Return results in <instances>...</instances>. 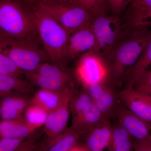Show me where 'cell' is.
Instances as JSON below:
<instances>
[{
    "label": "cell",
    "instance_id": "15",
    "mask_svg": "<svg viewBox=\"0 0 151 151\" xmlns=\"http://www.w3.org/2000/svg\"><path fill=\"white\" fill-rule=\"evenodd\" d=\"M70 100L48 113L44 125L47 145L52 142L67 128L69 118Z\"/></svg>",
    "mask_w": 151,
    "mask_h": 151
},
{
    "label": "cell",
    "instance_id": "12",
    "mask_svg": "<svg viewBox=\"0 0 151 151\" xmlns=\"http://www.w3.org/2000/svg\"><path fill=\"white\" fill-rule=\"evenodd\" d=\"M75 93V88L63 91L40 88L30 98V103L39 105L49 113L71 100Z\"/></svg>",
    "mask_w": 151,
    "mask_h": 151
},
{
    "label": "cell",
    "instance_id": "25",
    "mask_svg": "<svg viewBox=\"0 0 151 151\" xmlns=\"http://www.w3.org/2000/svg\"><path fill=\"white\" fill-rule=\"evenodd\" d=\"M24 113L25 121L35 130L44 126L48 114V112L42 107L32 103L27 107Z\"/></svg>",
    "mask_w": 151,
    "mask_h": 151
},
{
    "label": "cell",
    "instance_id": "29",
    "mask_svg": "<svg viewBox=\"0 0 151 151\" xmlns=\"http://www.w3.org/2000/svg\"><path fill=\"white\" fill-rule=\"evenodd\" d=\"M0 73L14 77L22 78L23 72L14 63L0 52Z\"/></svg>",
    "mask_w": 151,
    "mask_h": 151
},
{
    "label": "cell",
    "instance_id": "16",
    "mask_svg": "<svg viewBox=\"0 0 151 151\" xmlns=\"http://www.w3.org/2000/svg\"><path fill=\"white\" fill-rule=\"evenodd\" d=\"M35 131L28 125L23 117L0 121V138H27Z\"/></svg>",
    "mask_w": 151,
    "mask_h": 151
},
{
    "label": "cell",
    "instance_id": "36",
    "mask_svg": "<svg viewBox=\"0 0 151 151\" xmlns=\"http://www.w3.org/2000/svg\"><path fill=\"white\" fill-rule=\"evenodd\" d=\"M0 100H1V97H0Z\"/></svg>",
    "mask_w": 151,
    "mask_h": 151
},
{
    "label": "cell",
    "instance_id": "28",
    "mask_svg": "<svg viewBox=\"0 0 151 151\" xmlns=\"http://www.w3.org/2000/svg\"><path fill=\"white\" fill-rule=\"evenodd\" d=\"M26 139L0 138V151L31 150L30 142Z\"/></svg>",
    "mask_w": 151,
    "mask_h": 151
},
{
    "label": "cell",
    "instance_id": "10",
    "mask_svg": "<svg viewBox=\"0 0 151 151\" xmlns=\"http://www.w3.org/2000/svg\"><path fill=\"white\" fill-rule=\"evenodd\" d=\"M96 39L91 24L69 34L65 53V61L93 50Z\"/></svg>",
    "mask_w": 151,
    "mask_h": 151
},
{
    "label": "cell",
    "instance_id": "19",
    "mask_svg": "<svg viewBox=\"0 0 151 151\" xmlns=\"http://www.w3.org/2000/svg\"><path fill=\"white\" fill-rule=\"evenodd\" d=\"M106 118L98 110L93 102L86 111L78 118L72 120L71 127L85 134Z\"/></svg>",
    "mask_w": 151,
    "mask_h": 151
},
{
    "label": "cell",
    "instance_id": "22",
    "mask_svg": "<svg viewBox=\"0 0 151 151\" xmlns=\"http://www.w3.org/2000/svg\"><path fill=\"white\" fill-rule=\"evenodd\" d=\"M151 64V42L141 54L135 63L127 70L124 76L126 79L125 88L132 87L133 83Z\"/></svg>",
    "mask_w": 151,
    "mask_h": 151
},
{
    "label": "cell",
    "instance_id": "5",
    "mask_svg": "<svg viewBox=\"0 0 151 151\" xmlns=\"http://www.w3.org/2000/svg\"><path fill=\"white\" fill-rule=\"evenodd\" d=\"M0 52L8 57L23 72H32L49 59L31 40L0 39Z\"/></svg>",
    "mask_w": 151,
    "mask_h": 151
},
{
    "label": "cell",
    "instance_id": "30",
    "mask_svg": "<svg viewBox=\"0 0 151 151\" xmlns=\"http://www.w3.org/2000/svg\"><path fill=\"white\" fill-rule=\"evenodd\" d=\"M132 88L136 92L151 96V71L145 70L133 83Z\"/></svg>",
    "mask_w": 151,
    "mask_h": 151
},
{
    "label": "cell",
    "instance_id": "9",
    "mask_svg": "<svg viewBox=\"0 0 151 151\" xmlns=\"http://www.w3.org/2000/svg\"><path fill=\"white\" fill-rule=\"evenodd\" d=\"M119 103L135 115L151 124V96L127 87L118 93Z\"/></svg>",
    "mask_w": 151,
    "mask_h": 151
},
{
    "label": "cell",
    "instance_id": "26",
    "mask_svg": "<svg viewBox=\"0 0 151 151\" xmlns=\"http://www.w3.org/2000/svg\"><path fill=\"white\" fill-rule=\"evenodd\" d=\"M93 103L92 98L84 89L75 93L71 98L69 104L72 120L79 117Z\"/></svg>",
    "mask_w": 151,
    "mask_h": 151
},
{
    "label": "cell",
    "instance_id": "8",
    "mask_svg": "<svg viewBox=\"0 0 151 151\" xmlns=\"http://www.w3.org/2000/svg\"><path fill=\"white\" fill-rule=\"evenodd\" d=\"M124 19L122 25L128 32L148 28L151 24V0H132Z\"/></svg>",
    "mask_w": 151,
    "mask_h": 151
},
{
    "label": "cell",
    "instance_id": "20",
    "mask_svg": "<svg viewBox=\"0 0 151 151\" xmlns=\"http://www.w3.org/2000/svg\"><path fill=\"white\" fill-rule=\"evenodd\" d=\"M93 101L104 117L109 119L115 118L119 100L118 93L113 85L108 86L98 98Z\"/></svg>",
    "mask_w": 151,
    "mask_h": 151
},
{
    "label": "cell",
    "instance_id": "32",
    "mask_svg": "<svg viewBox=\"0 0 151 151\" xmlns=\"http://www.w3.org/2000/svg\"><path fill=\"white\" fill-rule=\"evenodd\" d=\"M134 150L136 151H151V137L143 139H134Z\"/></svg>",
    "mask_w": 151,
    "mask_h": 151
},
{
    "label": "cell",
    "instance_id": "24",
    "mask_svg": "<svg viewBox=\"0 0 151 151\" xmlns=\"http://www.w3.org/2000/svg\"><path fill=\"white\" fill-rule=\"evenodd\" d=\"M23 74L28 81L33 86H38L40 88L55 91H63L74 88V86H69L62 82L44 77L35 71L23 72Z\"/></svg>",
    "mask_w": 151,
    "mask_h": 151
},
{
    "label": "cell",
    "instance_id": "31",
    "mask_svg": "<svg viewBox=\"0 0 151 151\" xmlns=\"http://www.w3.org/2000/svg\"><path fill=\"white\" fill-rule=\"evenodd\" d=\"M132 0H105L108 8L117 16L126 10Z\"/></svg>",
    "mask_w": 151,
    "mask_h": 151
},
{
    "label": "cell",
    "instance_id": "11",
    "mask_svg": "<svg viewBox=\"0 0 151 151\" xmlns=\"http://www.w3.org/2000/svg\"><path fill=\"white\" fill-rule=\"evenodd\" d=\"M118 122L132 135L135 139L150 137L149 132L151 125L140 117L135 115L119 103L115 114Z\"/></svg>",
    "mask_w": 151,
    "mask_h": 151
},
{
    "label": "cell",
    "instance_id": "1",
    "mask_svg": "<svg viewBox=\"0 0 151 151\" xmlns=\"http://www.w3.org/2000/svg\"><path fill=\"white\" fill-rule=\"evenodd\" d=\"M151 42V32L148 28L130 32L117 42L106 57L116 84L122 83L127 70Z\"/></svg>",
    "mask_w": 151,
    "mask_h": 151
},
{
    "label": "cell",
    "instance_id": "14",
    "mask_svg": "<svg viewBox=\"0 0 151 151\" xmlns=\"http://www.w3.org/2000/svg\"><path fill=\"white\" fill-rule=\"evenodd\" d=\"M27 94L9 93L1 97L0 117L3 120H12L23 117L25 109L30 104Z\"/></svg>",
    "mask_w": 151,
    "mask_h": 151
},
{
    "label": "cell",
    "instance_id": "27",
    "mask_svg": "<svg viewBox=\"0 0 151 151\" xmlns=\"http://www.w3.org/2000/svg\"><path fill=\"white\" fill-rule=\"evenodd\" d=\"M66 2L86 10L92 17L105 13L108 8L105 0H65Z\"/></svg>",
    "mask_w": 151,
    "mask_h": 151
},
{
    "label": "cell",
    "instance_id": "33",
    "mask_svg": "<svg viewBox=\"0 0 151 151\" xmlns=\"http://www.w3.org/2000/svg\"><path fill=\"white\" fill-rule=\"evenodd\" d=\"M70 151H89V149L83 142H80L78 141L70 149Z\"/></svg>",
    "mask_w": 151,
    "mask_h": 151
},
{
    "label": "cell",
    "instance_id": "34",
    "mask_svg": "<svg viewBox=\"0 0 151 151\" xmlns=\"http://www.w3.org/2000/svg\"><path fill=\"white\" fill-rule=\"evenodd\" d=\"M9 93H5V92H0V97H3V96H4V95H6V94H9Z\"/></svg>",
    "mask_w": 151,
    "mask_h": 151
},
{
    "label": "cell",
    "instance_id": "3",
    "mask_svg": "<svg viewBox=\"0 0 151 151\" xmlns=\"http://www.w3.org/2000/svg\"><path fill=\"white\" fill-rule=\"evenodd\" d=\"M36 32L32 15L12 0H0V39L30 40Z\"/></svg>",
    "mask_w": 151,
    "mask_h": 151
},
{
    "label": "cell",
    "instance_id": "6",
    "mask_svg": "<svg viewBox=\"0 0 151 151\" xmlns=\"http://www.w3.org/2000/svg\"><path fill=\"white\" fill-rule=\"evenodd\" d=\"M91 27L96 39L93 50L106 58L117 42L130 32L124 29L119 17L106 13L92 17Z\"/></svg>",
    "mask_w": 151,
    "mask_h": 151
},
{
    "label": "cell",
    "instance_id": "23",
    "mask_svg": "<svg viewBox=\"0 0 151 151\" xmlns=\"http://www.w3.org/2000/svg\"><path fill=\"white\" fill-rule=\"evenodd\" d=\"M33 85L27 80L0 73V92L29 94L34 91Z\"/></svg>",
    "mask_w": 151,
    "mask_h": 151
},
{
    "label": "cell",
    "instance_id": "18",
    "mask_svg": "<svg viewBox=\"0 0 151 151\" xmlns=\"http://www.w3.org/2000/svg\"><path fill=\"white\" fill-rule=\"evenodd\" d=\"M84 134L70 126L67 128L46 146L49 151H70Z\"/></svg>",
    "mask_w": 151,
    "mask_h": 151
},
{
    "label": "cell",
    "instance_id": "4",
    "mask_svg": "<svg viewBox=\"0 0 151 151\" xmlns=\"http://www.w3.org/2000/svg\"><path fill=\"white\" fill-rule=\"evenodd\" d=\"M73 74L82 87L91 84H116L108 59L93 50L79 56Z\"/></svg>",
    "mask_w": 151,
    "mask_h": 151
},
{
    "label": "cell",
    "instance_id": "35",
    "mask_svg": "<svg viewBox=\"0 0 151 151\" xmlns=\"http://www.w3.org/2000/svg\"><path fill=\"white\" fill-rule=\"evenodd\" d=\"M55 1H65V0H54Z\"/></svg>",
    "mask_w": 151,
    "mask_h": 151
},
{
    "label": "cell",
    "instance_id": "2",
    "mask_svg": "<svg viewBox=\"0 0 151 151\" xmlns=\"http://www.w3.org/2000/svg\"><path fill=\"white\" fill-rule=\"evenodd\" d=\"M38 33L49 59L65 66V53L69 34L47 12L40 7L32 14Z\"/></svg>",
    "mask_w": 151,
    "mask_h": 151
},
{
    "label": "cell",
    "instance_id": "7",
    "mask_svg": "<svg viewBox=\"0 0 151 151\" xmlns=\"http://www.w3.org/2000/svg\"><path fill=\"white\" fill-rule=\"evenodd\" d=\"M40 7L53 17L69 34L92 22V16L87 11L65 1L42 3Z\"/></svg>",
    "mask_w": 151,
    "mask_h": 151
},
{
    "label": "cell",
    "instance_id": "17",
    "mask_svg": "<svg viewBox=\"0 0 151 151\" xmlns=\"http://www.w3.org/2000/svg\"><path fill=\"white\" fill-rule=\"evenodd\" d=\"M35 71L47 78L74 86V75L65 66L45 62L41 64Z\"/></svg>",
    "mask_w": 151,
    "mask_h": 151
},
{
    "label": "cell",
    "instance_id": "21",
    "mask_svg": "<svg viewBox=\"0 0 151 151\" xmlns=\"http://www.w3.org/2000/svg\"><path fill=\"white\" fill-rule=\"evenodd\" d=\"M134 138L119 122L112 125V138L108 148L111 151H130L134 150Z\"/></svg>",
    "mask_w": 151,
    "mask_h": 151
},
{
    "label": "cell",
    "instance_id": "13",
    "mask_svg": "<svg viewBox=\"0 0 151 151\" xmlns=\"http://www.w3.org/2000/svg\"><path fill=\"white\" fill-rule=\"evenodd\" d=\"M82 137L89 151H102L108 148L112 138V125L106 118L96 127L84 134Z\"/></svg>",
    "mask_w": 151,
    "mask_h": 151
}]
</instances>
